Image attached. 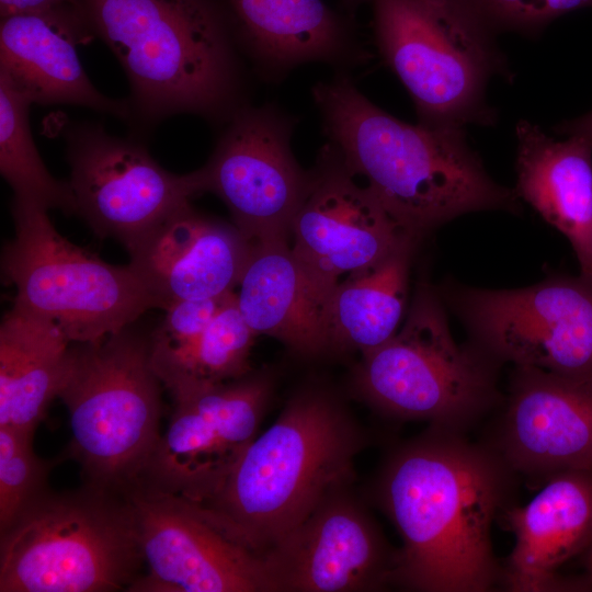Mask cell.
Instances as JSON below:
<instances>
[{
    "mask_svg": "<svg viewBox=\"0 0 592 592\" xmlns=\"http://www.w3.org/2000/svg\"><path fill=\"white\" fill-rule=\"evenodd\" d=\"M504 519L515 543L503 572L515 592L590 590L589 581L563 579L558 569L592 544V469H570L549 477L525 505Z\"/></svg>",
    "mask_w": 592,
    "mask_h": 592,
    "instance_id": "obj_20",
    "label": "cell"
},
{
    "mask_svg": "<svg viewBox=\"0 0 592 592\" xmlns=\"http://www.w3.org/2000/svg\"><path fill=\"white\" fill-rule=\"evenodd\" d=\"M261 375L190 383L170 391L174 410L137 481L205 505L257 436L270 397Z\"/></svg>",
    "mask_w": 592,
    "mask_h": 592,
    "instance_id": "obj_12",
    "label": "cell"
},
{
    "mask_svg": "<svg viewBox=\"0 0 592 592\" xmlns=\"http://www.w3.org/2000/svg\"><path fill=\"white\" fill-rule=\"evenodd\" d=\"M33 434L0 426V533L47 490L53 466L32 446Z\"/></svg>",
    "mask_w": 592,
    "mask_h": 592,
    "instance_id": "obj_28",
    "label": "cell"
},
{
    "mask_svg": "<svg viewBox=\"0 0 592 592\" xmlns=\"http://www.w3.org/2000/svg\"><path fill=\"white\" fill-rule=\"evenodd\" d=\"M1 592H109L137 580L144 558L124 492L48 489L0 533Z\"/></svg>",
    "mask_w": 592,
    "mask_h": 592,
    "instance_id": "obj_6",
    "label": "cell"
},
{
    "mask_svg": "<svg viewBox=\"0 0 592 592\" xmlns=\"http://www.w3.org/2000/svg\"><path fill=\"white\" fill-rule=\"evenodd\" d=\"M448 301L471 343L498 363L592 379V280L553 275L528 287H456Z\"/></svg>",
    "mask_w": 592,
    "mask_h": 592,
    "instance_id": "obj_10",
    "label": "cell"
},
{
    "mask_svg": "<svg viewBox=\"0 0 592 592\" xmlns=\"http://www.w3.org/2000/svg\"><path fill=\"white\" fill-rule=\"evenodd\" d=\"M70 340L53 321L14 306L0 325V426L33 434L57 397Z\"/></svg>",
    "mask_w": 592,
    "mask_h": 592,
    "instance_id": "obj_24",
    "label": "cell"
},
{
    "mask_svg": "<svg viewBox=\"0 0 592 592\" xmlns=\"http://www.w3.org/2000/svg\"><path fill=\"white\" fill-rule=\"evenodd\" d=\"M126 249L129 267L158 308L166 309L174 301L235 292L250 243L234 225L207 217L189 203Z\"/></svg>",
    "mask_w": 592,
    "mask_h": 592,
    "instance_id": "obj_18",
    "label": "cell"
},
{
    "mask_svg": "<svg viewBox=\"0 0 592 592\" xmlns=\"http://www.w3.org/2000/svg\"><path fill=\"white\" fill-rule=\"evenodd\" d=\"M515 136V194L568 239L580 275L592 280V143L556 140L525 119Z\"/></svg>",
    "mask_w": 592,
    "mask_h": 592,
    "instance_id": "obj_22",
    "label": "cell"
},
{
    "mask_svg": "<svg viewBox=\"0 0 592 592\" xmlns=\"http://www.w3.org/2000/svg\"><path fill=\"white\" fill-rule=\"evenodd\" d=\"M295 119L272 104L239 109L207 162L193 171L200 194L227 206L249 243L286 240L310 182L291 146Z\"/></svg>",
    "mask_w": 592,
    "mask_h": 592,
    "instance_id": "obj_11",
    "label": "cell"
},
{
    "mask_svg": "<svg viewBox=\"0 0 592 592\" xmlns=\"http://www.w3.org/2000/svg\"><path fill=\"white\" fill-rule=\"evenodd\" d=\"M555 130L565 136H582L592 143V111L580 117L561 122Z\"/></svg>",
    "mask_w": 592,
    "mask_h": 592,
    "instance_id": "obj_32",
    "label": "cell"
},
{
    "mask_svg": "<svg viewBox=\"0 0 592 592\" xmlns=\"http://www.w3.org/2000/svg\"><path fill=\"white\" fill-rule=\"evenodd\" d=\"M238 308L252 331L301 355L328 351L323 301L315 294L286 240L250 243L239 280Z\"/></svg>",
    "mask_w": 592,
    "mask_h": 592,
    "instance_id": "obj_23",
    "label": "cell"
},
{
    "mask_svg": "<svg viewBox=\"0 0 592 592\" xmlns=\"http://www.w3.org/2000/svg\"><path fill=\"white\" fill-rule=\"evenodd\" d=\"M243 54L266 80L322 62L345 71L368 53L348 16L323 0H223Z\"/></svg>",
    "mask_w": 592,
    "mask_h": 592,
    "instance_id": "obj_21",
    "label": "cell"
},
{
    "mask_svg": "<svg viewBox=\"0 0 592 592\" xmlns=\"http://www.w3.org/2000/svg\"><path fill=\"white\" fill-rule=\"evenodd\" d=\"M346 9L353 13L361 4L369 2V0H341Z\"/></svg>",
    "mask_w": 592,
    "mask_h": 592,
    "instance_id": "obj_34",
    "label": "cell"
},
{
    "mask_svg": "<svg viewBox=\"0 0 592 592\" xmlns=\"http://www.w3.org/2000/svg\"><path fill=\"white\" fill-rule=\"evenodd\" d=\"M67 0H0L1 18L44 11L59 5Z\"/></svg>",
    "mask_w": 592,
    "mask_h": 592,
    "instance_id": "obj_31",
    "label": "cell"
},
{
    "mask_svg": "<svg viewBox=\"0 0 592 592\" xmlns=\"http://www.w3.org/2000/svg\"><path fill=\"white\" fill-rule=\"evenodd\" d=\"M584 563L588 571L587 578L592 582V544L584 553Z\"/></svg>",
    "mask_w": 592,
    "mask_h": 592,
    "instance_id": "obj_33",
    "label": "cell"
},
{
    "mask_svg": "<svg viewBox=\"0 0 592 592\" xmlns=\"http://www.w3.org/2000/svg\"><path fill=\"white\" fill-rule=\"evenodd\" d=\"M94 38L76 0L1 18L0 72L31 104H70L130 121L126 101L102 94L77 47Z\"/></svg>",
    "mask_w": 592,
    "mask_h": 592,
    "instance_id": "obj_19",
    "label": "cell"
},
{
    "mask_svg": "<svg viewBox=\"0 0 592 592\" xmlns=\"http://www.w3.org/2000/svg\"><path fill=\"white\" fill-rule=\"evenodd\" d=\"M291 238L292 252L323 304L342 276L366 271L420 242L358 183L329 143L310 171Z\"/></svg>",
    "mask_w": 592,
    "mask_h": 592,
    "instance_id": "obj_13",
    "label": "cell"
},
{
    "mask_svg": "<svg viewBox=\"0 0 592 592\" xmlns=\"http://www.w3.org/2000/svg\"><path fill=\"white\" fill-rule=\"evenodd\" d=\"M492 448L513 473L592 469V379L515 366Z\"/></svg>",
    "mask_w": 592,
    "mask_h": 592,
    "instance_id": "obj_17",
    "label": "cell"
},
{
    "mask_svg": "<svg viewBox=\"0 0 592 592\" xmlns=\"http://www.w3.org/2000/svg\"><path fill=\"white\" fill-rule=\"evenodd\" d=\"M148 571L128 591H274L263 557L200 504L136 481L124 491Z\"/></svg>",
    "mask_w": 592,
    "mask_h": 592,
    "instance_id": "obj_15",
    "label": "cell"
},
{
    "mask_svg": "<svg viewBox=\"0 0 592 592\" xmlns=\"http://www.w3.org/2000/svg\"><path fill=\"white\" fill-rule=\"evenodd\" d=\"M137 321L98 342L71 343L57 395L70 417V456L89 483L121 492L140 479L161 436L163 385L151 332Z\"/></svg>",
    "mask_w": 592,
    "mask_h": 592,
    "instance_id": "obj_7",
    "label": "cell"
},
{
    "mask_svg": "<svg viewBox=\"0 0 592 592\" xmlns=\"http://www.w3.org/2000/svg\"><path fill=\"white\" fill-rule=\"evenodd\" d=\"M415 248L342 280L326 299L322 325L328 351L373 350L397 331L406 312L409 269Z\"/></svg>",
    "mask_w": 592,
    "mask_h": 592,
    "instance_id": "obj_25",
    "label": "cell"
},
{
    "mask_svg": "<svg viewBox=\"0 0 592 592\" xmlns=\"http://www.w3.org/2000/svg\"><path fill=\"white\" fill-rule=\"evenodd\" d=\"M513 471L492 447L433 426L388 462L379 498L402 548L392 581L426 592H485L497 578L490 528Z\"/></svg>",
    "mask_w": 592,
    "mask_h": 592,
    "instance_id": "obj_1",
    "label": "cell"
},
{
    "mask_svg": "<svg viewBox=\"0 0 592 592\" xmlns=\"http://www.w3.org/2000/svg\"><path fill=\"white\" fill-rule=\"evenodd\" d=\"M255 333L243 319L237 294L218 311L204 332L178 350H153L152 366L169 390L189 383L219 384L250 374Z\"/></svg>",
    "mask_w": 592,
    "mask_h": 592,
    "instance_id": "obj_26",
    "label": "cell"
},
{
    "mask_svg": "<svg viewBox=\"0 0 592 592\" xmlns=\"http://www.w3.org/2000/svg\"><path fill=\"white\" fill-rule=\"evenodd\" d=\"M235 292L219 297L174 301L164 310V317L151 331L153 350H178L195 341L208 327Z\"/></svg>",
    "mask_w": 592,
    "mask_h": 592,
    "instance_id": "obj_30",
    "label": "cell"
},
{
    "mask_svg": "<svg viewBox=\"0 0 592 592\" xmlns=\"http://www.w3.org/2000/svg\"><path fill=\"white\" fill-rule=\"evenodd\" d=\"M15 235L1 255L13 305L57 325L71 343L98 342L158 305L134 271L109 264L62 237L47 209L12 200Z\"/></svg>",
    "mask_w": 592,
    "mask_h": 592,
    "instance_id": "obj_9",
    "label": "cell"
},
{
    "mask_svg": "<svg viewBox=\"0 0 592 592\" xmlns=\"http://www.w3.org/2000/svg\"><path fill=\"white\" fill-rule=\"evenodd\" d=\"M129 82V124L177 114L225 124L246 101L242 52L223 0H76Z\"/></svg>",
    "mask_w": 592,
    "mask_h": 592,
    "instance_id": "obj_3",
    "label": "cell"
},
{
    "mask_svg": "<svg viewBox=\"0 0 592 592\" xmlns=\"http://www.w3.org/2000/svg\"><path fill=\"white\" fill-rule=\"evenodd\" d=\"M31 103L0 72V172L14 197L45 209L77 214L68 182L56 180L45 167L30 126Z\"/></svg>",
    "mask_w": 592,
    "mask_h": 592,
    "instance_id": "obj_27",
    "label": "cell"
},
{
    "mask_svg": "<svg viewBox=\"0 0 592 592\" xmlns=\"http://www.w3.org/2000/svg\"><path fill=\"white\" fill-rule=\"evenodd\" d=\"M498 35L514 32L539 35L556 19L592 7V0H467Z\"/></svg>",
    "mask_w": 592,
    "mask_h": 592,
    "instance_id": "obj_29",
    "label": "cell"
},
{
    "mask_svg": "<svg viewBox=\"0 0 592 592\" xmlns=\"http://www.w3.org/2000/svg\"><path fill=\"white\" fill-rule=\"evenodd\" d=\"M311 93L328 143L418 240L468 213L519 212L514 190L489 175L466 128L403 122L366 98L345 71Z\"/></svg>",
    "mask_w": 592,
    "mask_h": 592,
    "instance_id": "obj_2",
    "label": "cell"
},
{
    "mask_svg": "<svg viewBox=\"0 0 592 592\" xmlns=\"http://www.w3.org/2000/svg\"><path fill=\"white\" fill-rule=\"evenodd\" d=\"M360 448L354 425L330 396L301 392L252 440L202 506L263 557L350 480Z\"/></svg>",
    "mask_w": 592,
    "mask_h": 592,
    "instance_id": "obj_4",
    "label": "cell"
},
{
    "mask_svg": "<svg viewBox=\"0 0 592 592\" xmlns=\"http://www.w3.org/2000/svg\"><path fill=\"white\" fill-rule=\"evenodd\" d=\"M77 215L125 248L200 194L194 172L166 170L135 138L83 122L65 128Z\"/></svg>",
    "mask_w": 592,
    "mask_h": 592,
    "instance_id": "obj_14",
    "label": "cell"
},
{
    "mask_svg": "<svg viewBox=\"0 0 592 592\" xmlns=\"http://www.w3.org/2000/svg\"><path fill=\"white\" fill-rule=\"evenodd\" d=\"M497 365L474 343L454 340L441 298L422 283L400 330L362 353L355 383L386 414L462 432L497 401Z\"/></svg>",
    "mask_w": 592,
    "mask_h": 592,
    "instance_id": "obj_8",
    "label": "cell"
},
{
    "mask_svg": "<svg viewBox=\"0 0 592 592\" xmlns=\"http://www.w3.org/2000/svg\"><path fill=\"white\" fill-rule=\"evenodd\" d=\"M339 491L264 554L274 591H368L392 581L396 554Z\"/></svg>",
    "mask_w": 592,
    "mask_h": 592,
    "instance_id": "obj_16",
    "label": "cell"
},
{
    "mask_svg": "<svg viewBox=\"0 0 592 592\" xmlns=\"http://www.w3.org/2000/svg\"><path fill=\"white\" fill-rule=\"evenodd\" d=\"M375 45L409 93L418 123L491 126L494 77L512 76L497 34L467 0H369Z\"/></svg>",
    "mask_w": 592,
    "mask_h": 592,
    "instance_id": "obj_5",
    "label": "cell"
}]
</instances>
